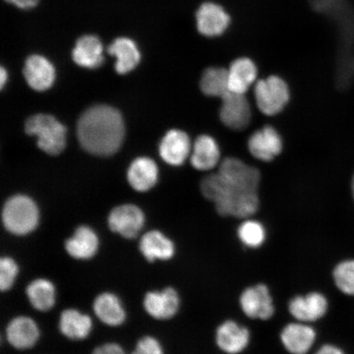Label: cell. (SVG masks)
<instances>
[{
  "instance_id": "cell-1",
  "label": "cell",
  "mask_w": 354,
  "mask_h": 354,
  "mask_svg": "<svg viewBox=\"0 0 354 354\" xmlns=\"http://www.w3.org/2000/svg\"><path fill=\"white\" fill-rule=\"evenodd\" d=\"M77 131L79 142L87 152L97 156H109L121 147L125 127L117 109L96 105L83 113Z\"/></svg>"
},
{
  "instance_id": "cell-2",
  "label": "cell",
  "mask_w": 354,
  "mask_h": 354,
  "mask_svg": "<svg viewBox=\"0 0 354 354\" xmlns=\"http://www.w3.org/2000/svg\"><path fill=\"white\" fill-rule=\"evenodd\" d=\"M201 190L203 197L214 203L221 216L245 219L254 216L259 209L258 188L225 178L218 172L203 178Z\"/></svg>"
},
{
  "instance_id": "cell-3",
  "label": "cell",
  "mask_w": 354,
  "mask_h": 354,
  "mask_svg": "<svg viewBox=\"0 0 354 354\" xmlns=\"http://www.w3.org/2000/svg\"><path fill=\"white\" fill-rule=\"evenodd\" d=\"M25 131L26 134L37 137L38 147L48 154H59L66 147V128L51 115L37 114L29 118Z\"/></svg>"
},
{
  "instance_id": "cell-4",
  "label": "cell",
  "mask_w": 354,
  "mask_h": 354,
  "mask_svg": "<svg viewBox=\"0 0 354 354\" xmlns=\"http://www.w3.org/2000/svg\"><path fill=\"white\" fill-rule=\"evenodd\" d=\"M39 218L38 207L28 196H13L4 205L2 214L4 227L16 236L32 232L37 227Z\"/></svg>"
},
{
  "instance_id": "cell-5",
  "label": "cell",
  "mask_w": 354,
  "mask_h": 354,
  "mask_svg": "<svg viewBox=\"0 0 354 354\" xmlns=\"http://www.w3.org/2000/svg\"><path fill=\"white\" fill-rule=\"evenodd\" d=\"M257 106L267 116H276L285 109L290 100L289 86L284 79L272 75L259 80L254 86Z\"/></svg>"
},
{
  "instance_id": "cell-6",
  "label": "cell",
  "mask_w": 354,
  "mask_h": 354,
  "mask_svg": "<svg viewBox=\"0 0 354 354\" xmlns=\"http://www.w3.org/2000/svg\"><path fill=\"white\" fill-rule=\"evenodd\" d=\"M239 304L243 314L251 319L268 321L271 319L276 311L271 292L263 283L243 290Z\"/></svg>"
},
{
  "instance_id": "cell-7",
  "label": "cell",
  "mask_w": 354,
  "mask_h": 354,
  "mask_svg": "<svg viewBox=\"0 0 354 354\" xmlns=\"http://www.w3.org/2000/svg\"><path fill=\"white\" fill-rule=\"evenodd\" d=\"M288 310L295 321L311 324L321 321L328 314L330 301L322 292L312 291L292 298L288 304Z\"/></svg>"
},
{
  "instance_id": "cell-8",
  "label": "cell",
  "mask_w": 354,
  "mask_h": 354,
  "mask_svg": "<svg viewBox=\"0 0 354 354\" xmlns=\"http://www.w3.org/2000/svg\"><path fill=\"white\" fill-rule=\"evenodd\" d=\"M221 100V122L232 131L245 130L250 125L252 118L251 106L245 95L229 91Z\"/></svg>"
},
{
  "instance_id": "cell-9",
  "label": "cell",
  "mask_w": 354,
  "mask_h": 354,
  "mask_svg": "<svg viewBox=\"0 0 354 354\" xmlns=\"http://www.w3.org/2000/svg\"><path fill=\"white\" fill-rule=\"evenodd\" d=\"M104 44L99 34L82 33L75 39L72 59L81 68L96 69L104 62Z\"/></svg>"
},
{
  "instance_id": "cell-10",
  "label": "cell",
  "mask_w": 354,
  "mask_h": 354,
  "mask_svg": "<svg viewBox=\"0 0 354 354\" xmlns=\"http://www.w3.org/2000/svg\"><path fill=\"white\" fill-rule=\"evenodd\" d=\"M107 53L116 59L114 68L120 75L132 72L141 61L138 43L131 35L125 34L118 35L111 41L107 47Z\"/></svg>"
},
{
  "instance_id": "cell-11",
  "label": "cell",
  "mask_w": 354,
  "mask_h": 354,
  "mask_svg": "<svg viewBox=\"0 0 354 354\" xmlns=\"http://www.w3.org/2000/svg\"><path fill=\"white\" fill-rule=\"evenodd\" d=\"M280 339L288 353L307 354L315 345L317 333L309 323L295 321L283 327Z\"/></svg>"
},
{
  "instance_id": "cell-12",
  "label": "cell",
  "mask_w": 354,
  "mask_h": 354,
  "mask_svg": "<svg viewBox=\"0 0 354 354\" xmlns=\"http://www.w3.org/2000/svg\"><path fill=\"white\" fill-rule=\"evenodd\" d=\"M196 19L198 32L210 38L220 37L231 24L227 12L214 2L203 3L198 8Z\"/></svg>"
},
{
  "instance_id": "cell-13",
  "label": "cell",
  "mask_w": 354,
  "mask_h": 354,
  "mask_svg": "<svg viewBox=\"0 0 354 354\" xmlns=\"http://www.w3.org/2000/svg\"><path fill=\"white\" fill-rule=\"evenodd\" d=\"M251 334L246 326L234 320L221 322L216 330L215 342L227 354H240L249 346Z\"/></svg>"
},
{
  "instance_id": "cell-14",
  "label": "cell",
  "mask_w": 354,
  "mask_h": 354,
  "mask_svg": "<svg viewBox=\"0 0 354 354\" xmlns=\"http://www.w3.org/2000/svg\"><path fill=\"white\" fill-rule=\"evenodd\" d=\"M248 149L258 160L271 162L282 152V137L273 127L265 126L250 136Z\"/></svg>"
},
{
  "instance_id": "cell-15",
  "label": "cell",
  "mask_w": 354,
  "mask_h": 354,
  "mask_svg": "<svg viewBox=\"0 0 354 354\" xmlns=\"http://www.w3.org/2000/svg\"><path fill=\"white\" fill-rule=\"evenodd\" d=\"M145 215L138 207L124 205L115 207L109 216L111 231L124 238L133 239L137 236L145 225Z\"/></svg>"
},
{
  "instance_id": "cell-16",
  "label": "cell",
  "mask_w": 354,
  "mask_h": 354,
  "mask_svg": "<svg viewBox=\"0 0 354 354\" xmlns=\"http://www.w3.org/2000/svg\"><path fill=\"white\" fill-rule=\"evenodd\" d=\"M24 76L33 90L44 91L54 85L56 71L54 64L48 57L32 54L25 60Z\"/></svg>"
},
{
  "instance_id": "cell-17",
  "label": "cell",
  "mask_w": 354,
  "mask_h": 354,
  "mask_svg": "<svg viewBox=\"0 0 354 354\" xmlns=\"http://www.w3.org/2000/svg\"><path fill=\"white\" fill-rule=\"evenodd\" d=\"M192 141L183 131H168L159 145V154L167 165L178 167L184 165L190 157L192 150Z\"/></svg>"
},
{
  "instance_id": "cell-18",
  "label": "cell",
  "mask_w": 354,
  "mask_h": 354,
  "mask_svg": "<svg viewBox=\"0 0 354 354\" xmlns=\"http://www.w3.org/2000/svg\"><path fill=\"white\" fill-rule=\"evenodd\" d=\"M180 299L174 288L167 287L161 291H151L144 299L145 311L158 320H168L175 317L180 308Z\"/></svg>"
},
{
  "instance_id": "cell-19",
  "label": "cell",
  "mask_w": 354,
  "mask_h": 354,
  "mask_svg": "<svg viewBox=\"0 0 354 354\" xmlns=\"http://www.w3.org/2000/svg\"><path fill=\"white\" fill-rule=\"evenodd\" d=\"M189 160L194 169L198 171H207L218 167L221 160L218 141L210 135L198 136L193 144Z\"/></svg>"
},
{
  "instance_id": "cell-20",
  "label": "cell",
  "mask_w": 354,
  "mask_h": 354,
  "mask_svg": "<svg viewBox=\"0 0 354 354\" xmlns=\"http://www.w3.org/2000/svg\"><path fill=\"white\" fill-rule=\"evenodd\" d=\"M227 70L230 92L245 95L257 82L258 68L250 57H239L232 62Z\"/></svg>"
},
{
  "instance_id": "cell-21",
  "label": "cell",
  "mask_w": 354,
  "mask_h": 354,
  "mask_svg": "<svg viewBox=\"0 0 354 354\" xmlns=\"http://www.w3.org/2000/svg\"><path fill=\"white\" fill-rule=\"evenodd\" d=\"M6 333L8 342L20 351L32 348L39 337L37 323L25 316L17 317L8 323Z\"/></svg>"
},
{
  "instance_id": "cell-22",
  "label": "cell",
  "mask_w": 354,
  "mask_h": 354,
  "mask_svg": "<svg viewBox=\"0 0 354 354\" xmlns=\"http://www.w3.org/2000/svg\"><path fill=\"white\" fill-rule=\"evenodd\" d=\"M140 250L149 262L155 260L167 261L174 258L176 246L171 239L158 231L144 234L140 242Z\"/></svg>"
},
{
  "instance_id": "cell-23",
  "label": "cell",
  "mask_w": 354,
  "mask_h": 354,
  "mask_svg": "<svg viewBox=\"0 0 354 354\" xmlns=\"http://www.w3.org/2000/svg\"><path fill=\"white\" fill-rule=\"evenodd\" d=\"M100 241L94 230L82 225L65 243L68 254L78 260L91 259L98 252Z\"/></svg>"
},
{
  "instance_id": "cell-24",
  "label": "cell",
  "mask_w": 354,
  "mask_h": 354,
  "mask_svg": "<svg viewBox=\"0 0 354 354\" xmlns=\"http://www.w3.org/2000/svg\"><path fill=\"white\" fill-rule=\"evenodd\" d=\"M158 168L151 158L141 157L133 162L127 171L131 187L137 192H145L156 185Z\"/></svg>"
},
{
  "instance_id": "cell-25",
  "label": "cell",
  "mask_w": 354,
  "mask_h": 354,
  "mask_svg": "<svg viewBox=\"0 0 354 354\" xmlns=\"http://www.w3.org/2000/svg\"><path fill=\"white\" fill-rule=\"evenodd\" d=\"M92 326L91 318L76 309H66L61 314L60 331L70 339H86L91 334Z\"/></svg>"
},
{
  "instance_id": "cell-26",
  "label": "cell",
  "mask_w": 354,
  "mask_h": 354,
  "mask_svg": "<svg viewBox=\"0 0 354 354\" xmlns=\"http://www.w3.org/2000/svg\"><path fill=\"white\" fill-rule=\"evenodd\" d=\"M94 311L99 319L110 326H118L126 320L121 300L112 293L101 294L94 302Z\"/></svg>"
},
{
  "instance_id": "cell-27",
  "label": "cell",
  "mask_w": 354,
  "mask_h": 354,
  "mask_svg": "<svg viewBox=\"0 0 354 354\" xmlns=\"http://www.w3.org/2000/svg\"><path fill=\"white\" fill-rule=\"evenodd\" d=\"M30 303L41 312H47L55 306L56 290L54 284L47 279H37L26 288Z\"/></svg>"
},
{
  "instance_id": "cell-28",
  "label": "cell",
  "mask_w": 354,
  "mask_h": 354,
  "mask_svg": "<svg viewBox=\"0 0 354 354\" xmlns=\"http://www.w3.org/2000/svg\"><path fill=\"white\" fill-rule=\"evenodd\" d=\"M199 87L203 95L209 97H223L229 92L228 70L212 66L203 73Z\"/></svg>"
},
{
  "instance_id": "cell-29",
  "label": "cell",
  "mask_w": 354,
  "mask_h": 354,
  "mask_svg": "<svg viewBox=\"0 0 354 354\" xmlns=\"http://www.w3.org/2000/svg\"><path fill=\"white\" fill-rule=\"evenodd\" d=\"M331 278L340 294L354 299V256L336 263L331 271Z\"/></svg>"
},
{
  "instance_id": "cell-30",
  "label": "cell",
  "mask_w": 354,
  "mask_h": 354,
  "mask_svg": "<svg viewBox=\"0 0 354 354\" xmlns=\"http://www.w3.org/2000/svg\"><path fill=\"white\" fill-rule=\"evenodd\" d=\"M237 236L243 245L256 250L263 245L267 239V231L262 223L249 218L239 225Z\"/></svg>"
},
{
  "instance_id": "cell-31",
  "label": "cell",
  "mask_w": 354,
  "mask_h": 354,
  "mask_svg": "<svg viewBox=\"0 0 354 354\" xmlns=\"http://www.w3.org/2000/svg\"><path fill=\"white\" fill-rule=\"evenodd\" d=\"M19 272V266L15 260L8 257H3L1 259L0 261V288L2 291L11 289L15 284Z\"/></svg>"
},
{
  "instance_id": "cell-32",
  "label": "cell",
  "mask_w": 354,
  "mask_h": 354,
  "mask_svg": "<svg viewBox=\"0 0 354 354\" xmlns=\"http://www.w3.org/2000/svg\"><path fill=\"white\" fill-rule=\"evenodd\" d=\"M132 354H165V351L157 339L152 336H145L137 343Z\"/></svg>"
},
{
  "instance_id": "cell-33",
  "label": "cell",
  "mask_w": 354,
  "mask_h": 354,
  "mask_svg": "<svg viewBox=\"0 0 354 354\" xmlns=\"http://www.w3.org/2000/svg\"><path fill=\"white\" fill-rule=\"evenodd\" d=\"M6 6L20 12H32L41 6V0H2Z\"/></svg>"
},
{
  "instance_id": "cell-34",
  "label": "cell",
  "mask_w": 354,
  "mask_h": 354,
  "mask_svg": "<svg viewBox=\"0 0 354 354\" xmlns=\"http://www.w3.org/2000/svg\"><path fill=\"white\" fill-rule=\"evenodd\" d=\"M92 354H126L120 345L115 343H108L96 348Z\"/></svg>"
},
{
  "instance_id": "cell-35",
  "label": "cell",
  "mask_w": 354,
  "mask_h": 354,
  "mask_svg": "<svg viewBox=\"0 0 354 354\" xmlns=\"http://www.w3.org/2000/svg\"><path fill=\"white\" fill-rule=\"evenodd\" d=\"M314 354H348L339 345L334 343H326L317 349Z\"/></svg>"
},
{
  "instance_id": "cell-36",
  "label": "cell",
  "mask_w": 354,
  "mask_h": 354,
  "mask_svg": "<svg viewBox=\"0 0 354 354\" xmlns=\"http://www.w3.org/2000/svg\"><path fill=\"white\" fill-rule=\"evenodd\" d=\"M8 80V72L3 66H1V69H0V84H1V88L6 85V83Z\"/></svg>"
},
{
  "instance_id": "cell-37",
  "label": "cell",
  "mask_w": 354,
  "mask_h": 354,
  "mask_svg": "<svg viewBox=\"0 0 354 354\" xmlns=\"http://www.w3.org/2000/svg\"><path fill=\"white\" fill-rule=\"evenodd\" d=\"M352 192H353V196L354 198V175H353V180H352Z\"/></svg>"
}]
</instances>
